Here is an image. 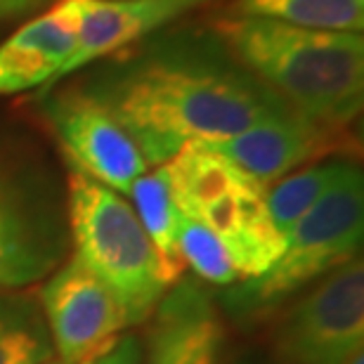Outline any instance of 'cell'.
Here are the masks:
<instances>
[{"label":"cell","mask_w":364,"mask_h":364,"mask_svg":"<svg viewBox=\"0 0 364 364\" xmlns=\"http://www.w3.org/2000/svg\"><path fill=\"white\" fill-rule=\"evenodd\" d=\"M36 298L60 364H81L133 326L119 298L76 256L43 279Z\"/></svg>","instance_id":"8"},{"label":"cell","mask_w":364,"mask_h":364,"mask_svg":"<svg viewBox=\"0 0 364 364\" xmlns=\"http://www.w3.org/2000/svg\"><path fill=\"white\" fill-rule=\"evenodd\" d=\"M67 196L31 144L0 135V294L48 279L71 256Z\"/></svg>","instance_id":"5"},{"label":"cell","mask_w":364,"mask_h":364,"mask_svg":"<svg viewBox=\"0 0 364 364\" xmlns=\"http://www.w3.org/2000/svg\"><path fill=\"white\" fill-rule=\"evenodd\" d=\"M142 364H220L223 319L196 282H176L147 319Z\"/></svg>","instance_id":"12"},{"label":"cell","mask_w":364,"mask_h":364,"mask_svg":"<svg viewBox=\"0 0 364 364\" xmlns=\"http://www.w3.org/2000/svg\"><path fill=\"white\" fill-rule=\"evenodd\" d=\"M348 364H364V358H362V353L360 355H355V358L348 362Z\"/></svg>","instance_id":"21"},{"label":"cell","mask_w":364,"mask_h":364,"mask_svg":"<svg viewBox=\"0 0 364 364\" xmlns=\"http://www.w3.org/2000/svg\"><path fill=\"white\" fill-rule=\"evenodd\" d=\"M237 14L312 31L362 33L364 0H237Z\"/></svg>","instance_id":"16"},{"label":"cell","mask_w":364,"mask_h":364,"mask_svg":"<svg viewBox=\"0 0 364 364\" xmlns=\"http://www.w3.org/2000/svg\"><path fill=\"white\" fill-rule=\"evenodd\" d=\"M57 360L38 298L24 291L0 294V364Z\"/></svg>","instance_id":"15"},{"label":"cell","mask_w":364,"mask_h":364,"mask_svg":"<svg viewBox=\"0 0 364 364\" xmlns=\"http://www.w3.org/2000/svg\"><path fill=\"white\" fill-rule=\"evenodd\" d=\"M364 348V265L355 258L322 277L282 319L279 364H348Z\"/></svg>","instance_id":"7"},{"label":"cell","mask_w":364,"mask_h":364,"mask_svg":"<svg viewBox=\"0 0 364 364\" xmlns=\"http://www.w3.org/2000/svg\"><path fill=\"white\" fill-rule=\"evenodd\" d=\"M46 95V119L74 168L119 194L147 173V161L119 121L81 85Z\"/></svg>","instance_id":"9"},{"label":"cell","mask_w":364,"mask_h":364,"mask_svg":"<svg viewBox=\"0 0 364 364\" xmlns=\"http://www.w3.org/2000/svg\"><path fill=\"white\" fill-rule=\"evenodd\" d=\"M180 253L185 265L192 267V272L203 282L218 284V287L239 282L235 265L220 239L203 225L187 220V218L180 220Z\"/></svg>","instance_id":"18"},{"label":"cell","mask_w":364,"mask_h":364,"mask_svg":"<svg viewBox=\"0 0 364 364\" xmlns=\"http://www.w3.org/2000/svg\"><path fill=\"white\" fill-rule=\"evenodd\" d=\"M81 88L161 166L189 142H220L287 107L253 78L220 38L199 31L156 36L97 69Z\"/></svg>","instance_id":"1"},{"label":"cell","mask_w":364,"mask_h":364,"mask_svg":"<svg viewBox=\"0 0 364 364\" xmlns=\"http://www.w3.org/2000/svg\"><path fill=\"white\" fill-rule=\"evenodd\" d=\"M81 364H142V346L135 333H121Z\"/></svg>","instance_id":"19"},{"label":"cell","mask_w":364,"mask_h":364,"mask_svg":"<svg viewBox=\"0 0 364 364\" xmlns=\"http://www.w3.org/2000/svg\"><path fill=\"white\" fill-rule=\"evenodd\" d=\"M133 208L140 218L144 232H147L151 249H154L159 272L166 287H173L185 274V260L180 253V210L173 201L168 178L164 166H156L154 171L142 173L130 187Z\"/></svg>","instance_id":"14"},{"label":"cell","mask_w":364,"mask_h":364,"mask_svg":"<svg viewBox=\"0 0 364 364\" xmlns=\"http://www.w3.org/2000/svg\"><path fill=\"white\" fill-rule=\"evenodd\" d=\"M48 364H60V362H57V360H53V362H48Z\"/></svg>","instance_id":"22"},{"label":"cell","mask_w":364,"mask_h":364,"mask_svg":"<svg viewBox=\"0 0 364 364\" xmlns=\"http://www.w3.org/2000/svg\"><path fill=\"white\" fill-rule=\"evenodd\" d=\"M213 3L218 0H78L76 48L50 88L78 69L119 55L121 50L137 46L180 17Z\"/></svg>","instance_id":"11"},{"label":"cell","mask_w":364,"mask_h":364,"mask_svg":"<svg viewBox=\"0 0 364 364\" xmlns=\"http://www.w3.org/2000/svg\"><path fill=\"white\" fill-rule=\"evenodd\" d=\"M341 135L343 130L326 128L294 109H284L228 140L206 144L230 159L258 185L270 187L272 182L303 168L305 164L331 154L338 147Z\"/></svg>","instance_id":"10"},{"label":"cell","mask_w":364,"mask_h":364,"mask_svg":"<svg viewBox=\"0 0 364 364\" xmlns=\"http://www.w3.org/2000/svg\"><path fill=\"white\" fill-rule=\"evenodd\" d=\"M228 53L284 105L326 128L346 130L364 102V38L232 14L213 21Z\"/></svg>","instance_id":"2"},{"label":"cell","mask_w":364,"mask_h":364,"mask_svg":"<svg viewBox=\"0 0 364 364\" xmlns=\"http://www.w3.org/2000/svg\"><path fill=\"white\" fill-rule=\"evenodd\" d=\"M67 225L74 256L119 298L130 324H142L168 291L135 208L85 173H67Z\"/></svg>","instance_id":"4"},{"label":"cell","mask_w":364,"mask_h":364,"mask_svg":"<svg viewBox=\"0 0 364 364\" xmlns=\"http://www.w3.org/2000/svg\"><path fill=\"white\" fill-rule=\"evenodd\" d=\"M182 218L220 239L242 282L265 274L282 256L284 237L267 210L265 189L206 142H189L161 164Z\"/></svg>","instance_id":"3"},{"label":"cell","mask_w":364,"mask_h":364,"mask_svg":"<svg viewBox=\"0 0 364 364\" xmlns=\"http://www.w3.org/2000/svg\"><path fill=\"white\" fill-rule=\"evenodd\" d=\"M55 0H0V21L33 17L36 12L48 10Z\"/></svg>","instance_id":"20"},{"label":"cell","mask_w":364,"mask_h":364,"mask_svg":"<svg viewBox=\"0 0 364 364\" xmlns=\"http://www.w3.org/2000/svg\"><path fill=\"white\" fill-rule=\"evenodd\" d=\"M364 235V178L360 166L348 171L329 187L322 199L284 237L282 256L265 274L244 282L239 308H270L310 282L322 279L350 260L360 258Z\"/></svg>","instance_id":"6"},{"label":"cell","mask_w":364,"mask_h":364,"mask_svg":"<svg viewBox=\"0 0 364 364\" xmlns=\"http://www.w3.org/2000/svg\"><path fill=\"white\" fill-rule=\"evenodd\" d=\"M78 38V0H55L0 43V97L48 90Z\"/></svg>","instance_id":"13"},{"label":"cell","mask_w":364,"mask_h":364,"mask_svg":"<svg viewBox=\"0 0 364 364\" xmlns=\"http://www.w3.org/2000/svg\"><path fill=\"white\" fill-rule=\"evenodd\" d=\"M353 161L348 159H329V161L308 164L301 171H294L282 180L272 182L265 189V201L274 228L282 237H287L294 225L329 192Z\"/></svg>","instance_id":"17"}]
</instances>
